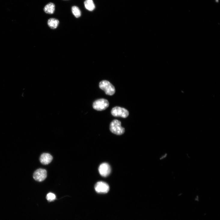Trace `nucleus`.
Segmentation results:
<instances>
[{
  "label": "nucleus",
  "mask_w": 220,
  "mask_h": 220,
  "mask_svg": "<svg viewBox=\"0 0 220 220\" xmlns=\"http://www.w3.org/2000/svg\"><path fill=\"white\" fill-rule=\"evenodd\" d=\"M110 130L113 133L118 135L123 134L125 132L124 128L121 126V122L115 120L110 124Z\"/></svg>",
  "instance_id": "nucleus-1"
},
{
  "label": "nucleus",
  "mask_w": 220,
  "mask_h": 220,
  "mask_svg": "<svg viewBox=\"0 0 220 220\" xmlns=\"http://www.w3.org/2000/svg\"><path fill=\"white\" fill-rule=\"evenodd\" d=\"M100 88L103 90L105 93L109 96H112L115 92V89L114 86L109 81L104 80L101 81L99 83Z\"/></svg>",
  "instance_id": "nucleus-2"
},
{
  "label": "nucleus",
  "mask_w": 220,
  "mask_h": 220,
  "mask_svg": "<svg viewBox=\"0 0 220 220\" xmlns=\"http://www.w3.org/2000/svg\"><path fill=\"white\" fill-rule=\"evenodd\" d=\"M113 116L115 117H121L123 118H127L129 115V113L127 110L125 108L116 106L113 108L111 111Z\"/></svg>",
  "instance_id": "nucleus-3"
},
{
  "label": "nucleus",
  "mask_w": 220,
  "mask_h": 220,
  "mask_svg": "<svg viewBox=\"0 0 220 220\" xmlns=\"http://www.w3.org/2000/svg\"><path fill=\"white\" fill-rule=\"evenodd\" d=\"M109 105L108 101L105 99L96 100L93 104V108L98 111H102L106 109Z\"/></svg>",
  "instance_id": "nucleus-4"
},
{
  "label": "nucleus",
  "mask_w": 220,
  "mask_h": 220,
  "mask_svg": "<svg viewBox=\"0 0 220 220\" xmlns=\"http://www.w3.org/2000/svg\"><path fill=\"white\" fill-rule=\"evenodd\" d=\"M47 172L46 170L40 169L36 170L33 175L34 179L38 182H42L46 178Z\"/></svg>",
  "instance_id": "nucleus-5"
},
{
  "label": "nucleus",
  "mask_w": 220,
  "mask_h": 220,
  "mask_svg": "<svg viewBox=\"0 0 220 220\" xmlns=\"http://www.w3.org/2000/svg\"><path fill=\"white\" fill-rule=\"evenodd\" d=\"M95 188L96 191L99 193H106L109 189V186L107 183L102 181L97 182Z\"/></svg>",
  "instance_id": "nucleus-6"
},
{
  "label": "nucleus",
  "mask_w": 220,
  "mask_h": 220,
  "mask_svg": "<svg viewBox=\"0 0 220 220\" xmlns=\"http://www.w3.org/2000/svg\"><path fill=\"white\" fill-rule=\"evenodd\" d=\"M99 171L100 175L103 177H106L111 173V169L109 165L107 163L101 164L99 168Z\"/></svg>",
  "instance_id": "nucleus-7"
},
{
  "label": "nucleus",
  "mask_w": 220,
  "mask_h": 220,
  "mask_svg": "<svg viewBox=\"0 0 220 220\" xmlns=\"http://www.w3.org/2000/svg\"><path fill=\"white\" fill-rule=\"evenodd\" d=\"M53 159L51 155L47 153H43L41 156L40 160L43 164L47 165L50 163Z\"/></svg>",
  "instance_id": "nucleus-8"
},
{
  "label": "nucleus",
  "mask_w": 220,
  "mask_h": 220,
  "mask_svg": "<svg viewBox=\"0 0 220 220\" xmlns=\"http://www.w3.org/2000/svg\"><path fill=\"white\" fill-rule=\"evenodd\" d=\"M47 24L51 29H55L58 27L59 24V21L56 18H51L48 20Z\"/></svg>",
  "instance_id": "nucleus-9"
},
{
  "label": "nucleus",
  "mask_w": 220,
  "mask_h": 220,
  "mask_svg": "<svg viewBox=\"0 0 220 220\" xmlns=\"http://www.w3.org/2000/svg\"><path fill=\"white\" fill-rule=\"evenodd\" d=\"M55 9L54 4L52 3H50L47 4L44 8V11L47 14H53Z\"/></svg>",
  "instance_id": "nucleus-10"
},
{
  "label": "nucleus",
  "mask_w": 220,
  "mask_h": 220,
  "mask_svg": "<svg viewBox=\"0 0 220 220\" xmlns=\"http://www.w3.org/2000/svg\"><path fill=\"white\" fill-rule=\"evenodd\" d=\"M86 8L90 11H93L95 8V4L93 0H86L84 2Z\"/></svg>",
  "instance_id": "nucleus-11"
},
{
  "label": "nucleus",
  "mask_w": 220,
  "mask_h": 220,
  "mask_svg": "<svg viewBox=\"0 0 220 220\" xmlns=\"http://www.w3.org/2000/svg\"><path fill=\"white\" fill-rule=\"evenodd\" d=\"M72 11L73 15L77 18L79 17L81 15V12L79 8L76 6L72 8Z\"/></svg>",
  "instance_id": "nucleus-12"
},
{
  "label": "nucleus",
  "mask_w": 220,
  "mask_h": 220,
  "mask_svg": "<svg viewBox=\"0 0 220 220\" xmlns=\"http://www.w3.org/2000/svg\"><path fill=\"white\" fill-rule=\"evenodd\" d=\"M46 198L48 201H51L56 199V196L54 194L50 193L47 195Z\"/></svg>",
  "instance_id": "nucleus-13"
}]
</instances>
